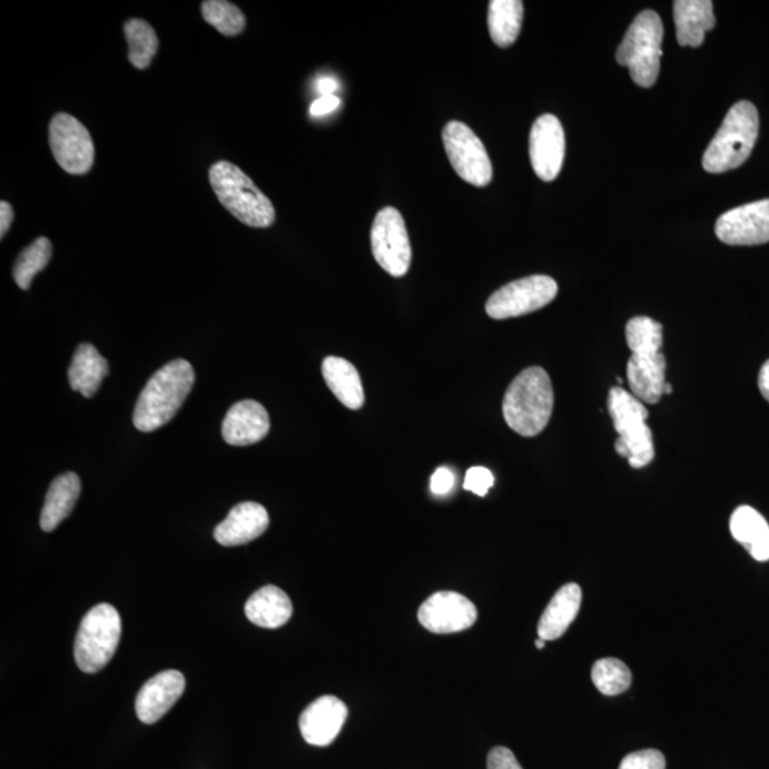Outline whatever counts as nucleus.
Instances as JSON below:
<instances>
[{"mask_svg":"<svg viewBox=\"0 0 769 769\" xmlns=\"http://www.w3.org/2000/svg\"><path fill=\"white\" fill-rule=\"evenodd\" d=\"M195 369L188 361L175 359L147 382L137 401L134 422L137 430H160L176 416L195 385Z\"/></svg>","mask_w":769,"mask_h":769,"instance_id":"f257e3e1","label":"nucleus"},{"mask_svg":"<svg viewBox=\"0 0 769 769\" xmlns=\"http://www.w3.org/2000/svg\"><path fill=\"white\" fill-rule=\"evenodd\" d=\"M554 394L546 371L532 366L514 378L503 400L504 421L516 434L536 436L553 414Z\"/></svg>","mask_w":769,"mask_h":769,"instance_id":"f03ea898","label":"nucleus"},{"mask_svg":"<svg viewBox=\"0 0 769 769\" xmlns=\"http://www.w3.org/2000/svg\"><path fill=\"white\" fill-rule=\"evenodd\" d=\"M760 131V116L751 101H738L728 111L702 157V167L712 175L735 170L751 156Z\"/></svg>","mask_w":769,"mask_h":769,"instance_id":"7ed1b4c3","label":"nucleus"},{"mask_svg":"<svg viewBox=\"0 0 769 769\" xmlns=\"http://www.w3.org/2000/svg\"><path fill=\"white\" fill-rule=\"evenodd\" d=\"M214 193L237 220L254 228L272 227L275 208L269 198L254 185L241 168L230 161H218L208 171Z\"/></svg>","mask_w":769,"mask_h":769,"instance_id":"20e7f679","label":"nucleus"},{"mask_svg":"<svg viewBox=\"0 0 769 769\" xmlns=\"http://www.w3.org/2000/svg\"><path fill=\"white\" fill-rule=\"evenodd\" d=\"M609 412L619 434V440L614 443L615 451L629 461L631 467L649 466L654 460L655 452L653 434L647 425L649 411L643 402L615 386L610 390Z\"/></svg>","mask_w":769,"mask_h":769,"instance_id":"39448f33","label":"nucleus"},{"mask_svg":"<svg viewBox=\"0 0 769 769\" xmlns=\"http://www.w3.org/2000/svg\"><path fill=\"white\" fill-rule=\"evenodd\" d=\"M663 36L659 14L654 10H644L631 23L615 53L618 63L628 66L631 79L641 88H651L659 78Z\"/></svg>","mask_w":769,"mask_h":769,"instance_id":"423d86ee","label":"nucleus"},{"mask_svg":"<svg viewBox=\"0 0 769 769\" xmlns=\"http://www.w3.org/2000/svg\"><path fill=\"white\" fill-rule=\"evenodd\" d=\"M121 637V619L114 605L101 603L81 620L75 641V659L81 671L95 674L116 654Z\"/></svg>","mask_w":769,"mask_h":769,"instance_id":"0eeeda50","label":"nucleus"},{"mask_svg":"<svg viewBox=\"0 0 769 769\" xmlns=\"http://www.w3.org/2000/svg\"><path fill=\"white\" fill-rule=\"evenodd\" d=\"M558 283L548 275H532L504 285L486 303V313L493 319L522 317L546 307L556 298Z\"/></svg>","mask_w":769,"mask_h":769,"instance_id":"6e6552de","label":"nucleus"},{"mask_svg":"<svg viewBox=\"0 0 769 769\" xmlns=\"http://www.w3.org/2000/svg\"><path fill=\"white\" fill-rule=\"evenodd\" d=\"M442 137L447 159L462 180L475 187H486L493 177L492 161L475 131L462 121H450Z\"/></svg>","mask_w":769,"mask_h":769,"instance_id":"1a4fd4ad","label":"nucleus"},{"mask_svg":"<svg viewBox=\"0 0 769 769\" xmlns=\"http://www.w3.org/2000/svg\"><path fill=\"white\" fill-rule=\"evenodd\" d=\"M372 253L381 268L392 277L401 278L410 272L412 248L404 217L394 207L376 214L371 230Z\"/></svg>","mask_w":769,"mask_h":769,"instance_id":"9d476101","label":"nucleus"},{"mask_svg":"<svg viewBox=\"0 0 769 769\" xmlns=\"http://www.w3.org/2000/svg\"><path fill=\"white\" fill-rule=\"evenodd\" d=\"M49 146L55 160L66 172L83 176L95 162L93 139L76 117L58 114L50 121Z\"/></svg>","mask_w":769,"mask_h":769,"instance_id":"9b49d317","label":"nucleus"},{"mask_svg":"<svg viewBox=\"0 0 769 769\" xmlns=\"http://www.w3.org/2000/svg\"><path fill=\"white\" fill-rule=\"evenodd\" d=\"M716 234L728 246L769 243V200L746 204L722 214L716 223Z\"/></svg>","mask_w":769,"mask_h":769,"instance_id":"f8f14e48","label":"nucleus"},{"mask_svg":"<svg viewBox=\"0 0 769 769\" xmlns=\"http://www.w3.org/2000/svg\"><path fill=\"white\" fill-rule=\"evenodd\" d=\"M417 619L431 633H460L476 623L477 610L465 595L455 592H437L421 605Z\"/></svg>","mask_w":769,"mask_h":769,"instance_id":"ddd939ff","label":"nucleus"},{"mask_svg":"<svg viewBox=\"0 0 769 769\" xmlns=\"http://www.w3.org/2000/svg\"><path fill=\"white\" fill-rule=\"evenodd\" d=\"M531 161L540 180H556L562 171L566 140L564 130L556 116H540L531 131Z\"/></svg>","mask_w":769,"mask_h":769,"instance_id":"4468645a","label":"nucleus"},{"mask_svg":"<svg viewBox=\"0 0 769 769\" xmlns=\"http://www.w3.org/2000/svg\"><path fill=\"white\" fill-rule=\"evenodd\" d=\"M185 689L186 679L180 671L159 672L141 687L136 699L137 717L145 724H155L180 700Z\"/></svg>","mask_w":769,"mask_h":769,"instance_id":"2eb2a0df","label":"nucleus"},{"mask_svg":"<svg viewBox=\"0 0 769 769\" xmlns=\"http://www.w3.org/2000/svg\"><path fill=\"white\" fill-rule=\"evenodd\" d=\"M348 708L334 696L321 697L299 717V730L309 746L327 747L339 736Z\"/></svg>","mask_w":769,"mask_h":769,"instance_id":"dca6fc26","label":"nucleus"},{"mask_svg":"<svg viewBox=\"0 0 769 769\" xmlns=\"http://www.w3.org/2000/svg\"><path fill=\"white\" fill-rule=\"evenodd\" d=\"M666 368L661 351H639L630 356L628 381L637 400L650 405L660 402L664 395Z\"/></svg>","mask_w":769,"mask_h":769,"instance_id":"f3484780","label":"nucleus"},{"mask_svg":"<svg viewBox=\"0 0 769 769\" xmlns=\"http://www.w3.org/2000/svg\"><path fill=\"white\" fill-rule=\"evenodd\" d=\"M268 526L266 507L256 502H244L233 507L228 516L218 524L214 538L221 546H241L262 536Z\"/></svg>","mask_w":769,"mask_h":769,"instance_id":"a211bd4d","label":"nucleus"},{"mask_svg":"<svg viewBox=\"0 0 769 769\" xmlns=\"http://www.w3.org/2000/svg\"><path fill=\"white\" fill-rule=\"evenodd\" d=\"M223 437L228 445H254L268 435L269 416L266 407L256 401H241L233 405L223 422Z\"/></svg>","mask_w":769,"mask_h":769,"instance_id":"6ab92c4d","label":"nucleus"},{"mask_svg":"<svg viewBox=\"0 0 769 769\" xmlns=\"http://www.w3.org/2000/svg\"><path fill=\"white\" fill-rule=\"evenodd\" d=\"M674 22L680 46L699 48L706 33L716 28L714 4L711 0H676Z\"/></svg>","mask_w":769,"mask_h":769,"instance_id":"aec40b11","label":"nucleus"},{"mask_svg":"<svg viewBox=\"0 0 769 769\" xmlns=\"http://www.w3.org/2000/svg\"><path fill=\"white\" fill-rule=\"evenodd\" d=\"M582 589L579 584L569 583L559 590L550 600L546 610L539 621V639L553 641L566 633L570 624L578 618L582 605Z\"/></svg>","mask_w":769,"mask_h":769,"instance_id":"412c9836","label":"nucleus"},{"mask_svg":"<svg viewBox=\"0 0 769 769\" xmlns=\"http://www.w3.org/2000/svg\"><path fill=\"white\" fill-rule=\"evenodd\" d=\"M246 615L258 628L278 629L292 619L293 603L282 589L266 585L248 599Z\"/></svg>","mask_w":769,"mask_h":769,"instance_id":"4be33fe9","label":"nucleus"},{"mask_svg":"<svg viewBox=\"0 0 769 769\" xmlns=\"http://www.w3.org/2000/svg\"><path fill=\"white\" fill-rule=\"evenodd\" d=\"M80 491V479L73 472L63 473L55 479L40 514V528L45 532H53L69 516L78 502Z\"/></svg>","mask_w":769,"mask_h":769,"instance_id":"5701e85b","label":"nucleus"},{"mask_svg":"<svg viewBox=\"0 0 769 769\" xmlns=\"http://www.w3.org/2000/svg\"><path fill=\"white\" fill-rule=\"evenodd\" d=\"M732 538L741 543L757 562L769 560V524L751 506H740L730 521Z\"/></svg>","mask_w":769,"mask_h":769,"instance_id":"b1692460","label":"nucleus"},{"mask_svg":"<svg viewBox=\"0 0 769 769\" xmlns=\"http://www.w3.org/2000/svg\"><path fill=\"white\" fill-rule=\"evenodd\" d=\"M323 375L335 398L349 410L356 411L364 406L365 395L363 382L355 366L349 361L328 356L323 363Z\"/></svg>","mask_w":769,"mask_h":769,"instance_id":"393cba45","label":"nucleus"},{"mask_svg":"<svg viewBox=\"0 0 769 769\" xmlns=\"http://www.w3.org/2000/svg\"><path fill=\"white\" fill-rule=\"evenodd\" d=\"M109 375V363L91 344H80L69 368L71 390L91 398L99 391L101 382Z\"/></svg>","mask_w":769,"mask_h":769,"instance_id":"a878e982","label":"nucleus"},{"mask_svg":"<svg viewBox=\"0 0 769 769\" xmlns=\"http://www.w3.org/2000/svg\"><path fill=\"white\" fill-rule=\"evenodd\" d=\"M523 13L521 0H492L489 3V32L499 48H509L516 42L522 30Z\"/></svg>","mask_w":769,"mask_h":769,"instance_id":"bb28decb","label":"nucleus"},{"mask_svg":"<svg viewBox=\"0 0 769 769\" xmlns=\"http://www.w3.org/2000/svg\"><path fill=\"white\" fill-rule=\"evenodd\" d=\"M125 36L129 45L130 63L140 70L149 68L159 50V38L155 29L146 20L130 19L125 24Z\"/></svg>","mask_w":769,"mask_h":769,"instance_id":"cd10ccee","label":"nucleus"},{"mask_svg":"<svg viewBox=\"0 0 769 769\" xmlns=\"http://www.w3.org/2000/svg\"><path fill=\"white\" fill-rule=\"evenodd\" d=\"M53 247L49 238L34 239L30 246L19 254L13 266V278L18 287L29 289L34 275L43 272L52 259Z\"/></svg>","mask_w":769,"mask_h":769,"instance_id":"c85d7f7f","label":"nucleus"},{"mask_svg":"<svg viewBox=\"0 0 769 769\" xmlns=\"http://www.w3.org/2000/svg\"><path fill=\"white\" fill-rule=\"evenodd\" d=\"M203 18L224 36H237L246 29V17L236 4L226 0H207L201 4Z\"/></svg>","mask_w":769,"mask_h":769,"instance_id":"c756f323","label":"nucleus"},{"mask_svg":"<svg viewBox=\"0 0 769 769\" xmlns=\"http://www.w3.org/2000/svg\"><path fill=\"white\" fill-rule=\"evenodd\" d=\"M595 689L604 696H619L631 686V672L628 666L618 659L595 661L592 670Z\"/></svg>","mask_w":769,"mask_h":769,"instance_id":"7c9ffc66","label":"nucleus"},{"mask_svg":"<svg viewBox=\"0 0 769 769\" xmlns=\"http://www.w3.org/2000/svg\"><path fill=\"white\" fill-rule=\"evenodd\" d=\"M625 339L633 354L647 349L661 351L663 325L649 317L631 318L625 327Z\"/></svg>","mask_w":769,"mask_h":769,"instance_id":"2f4dec72","label":"nucleus"},{"mask_svg":"<svg viewBox=\"0 0 769 769\" xmlns=\"http://www.w3.org/2000/svg\"><path fill=\"white\" fill-rule=\"evenodd\" d=\"M619 769H666V758L657 750L635 751L621 761Z\"/></svg>","mask_w":769,"mask_h":769,"instance_id":"473e14b6","label":"nucleus"},{"mask_svg":"<svg viewBox=\"0 0 769 769\" xmlns=\"http://www.w3.org/2000/svg\"><path fill=\"white\" fill-rule=\"evenodd\" d=\"M493 483H495V477H493L492 472L487 467L475 466L466 472L463 489L483 497L487 495L489 489L493 486Z\"/></svg>","mask_w":769,"mask_h":769,"instance_id":"72a5a7b5","label":"nucleus"},{"mask_svg":"<svg viewBox=\"0 0 769 769\" xmlns=\"http://www.w3.org/2000/svg\"><path fill=\"white\" fill-rule=\"evenodd\" d=\"M487 769H523L509 748H493L487 756Z\"/></svg>","mask_w":769,"mask_h":769,"instance_id":"f704fd0d","label":"nucleus"},{"mask_svg":"<svg viewBox=\"0 0 769 769\" xmlns=\"http://www.w3.org/2000/svg\"><path fill=\"white\" fill-rule=\"evenodd\" d=\"M455 485V476L447 467H440L432 475L431 479V491L436 496H445L450 493Z\"/></svg>","mask_w":769,"mask_h":769,"instance_id":"c9c22d12","label":"nucleus"},{"mask_svg":"<svg viewBox=\"0 0 769 769\" xmlns=\"http://www.w3.org/2000/svg\"><path fill=\"white\" fill-rule=\"evenodd\" d=\"M341 106V100L336 96H325V98H319L315 100L313 106H310V116L323 117L333 114L334 110L338 109Z\"/></svg>","mask_w":769,"mask_h":769,"instance_id":"e433bc0d","label":"nucleus"},{"mask_svg":"<svg viewBox=\"0 0 769 769\" xmlns=\"http://www.w3.org/2000/svg\"><path fill=\"white\" fill-rule=\"evenodd\" d=\"M13 221V208L9 203H0V238H4Z\"/></svg>","mask_w":769,"mask_h":769,"instance_id":"4c0bfd02","label":"nucleus"},{"mask_svg":"<svg viewBox=\"0 0 769 769\" xmlns=\"http://www.w3.org/2000/svg\"><path fill=\"white\" fill-rule=\"evenodd\" d=\"M315 86H317L321 98H325V96H334V91L338 89V81L334 78H329V76H324V78L317 80Z\"/></svg>","mask_w":769,"mask_h":769,"instance_id":"58836bf2","label":"nucleus"},{"mask_svg":"<svg viewBox=\"0 0 769 769\" xmlns=\"http://www.w3.org/2000/svg\"><path fill=\"white\" fill-rule=\"evenodd\" d=\"M758 386H760L763 398L769 402V359L762 365L760 376H758Z\"/></svg>","mask_w":769,"mask_h":769,"instance_id":"ea45409f","label":"nucleus"},{"mask_svg":"<svg viewBox=\"0 0 769 769\" xmlns=\"http://www.w3.org/2000/svg\"><path fill=\"white\" fill-rule=\"evenodd\" d=\"M672 394V386L669 384V382H666L664 385V395H671Z\"/></svg>","mask_w":769,"mask_h":769,"instance_id":"a19ab883","label":"nucleus"},{"mask_svg":"<svg viewBox=\"0 0 769 769\" xmlns=\"http://www.w3.org/2000/svg\"><path fill=\"white\" fill-rule=\"evenodd\" d=\"M544 645H546V641H544V640H542V639H538V640H536V647H538L539 650L544 649Z\"/></svg>","mask_w":769,"mask_h":769,"instance_id":"79ce46f5","label":"nucleus"}]
</instances>
